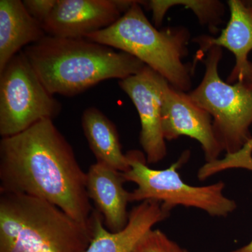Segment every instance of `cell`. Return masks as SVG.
Returning <instances> with one entry per match:
<instances>
[{"instance_id":"12","label":"cell","mask_w":252,"mask_h":252,"mask_svg":"<svg viewBox=\"0 0 252 252\" xmlns=\"http://www.w3.org/2000/svg\"><path fill=\"white\" fill-rule=\"evenodd\" d=\"M86 175L89 198L103 219L106 228L113 233L124 229L129 220L127 207L130 192L124 188L126 182L122 172L96 162Z\"/></svg>"},{"instance_id":"11","label":"cell","mask_w":252,"mask_h":252,"mask_svg":"<svg viewBox=\"0 0 252 252\" xmlns=\"http://www.w3.org/2000/svg\"><path fill=\"white\" fill-rule=\"evenodd\" d=\"M94 215V238L85 252H132L147 232L170 217V210L154 200L141 202L130 210L125 228L117 233L106 228L97 210Z\"/></svg>"},{"instance_id":"17","label":"cell","mask_w":252,"mask_h":252,"mask_svg":"<svg viewBox=\"0 0 252 252\" xmlns=\"http://www.w3.org/2000/svg\"><path fill=\"white\" fill-rule=\"evenodd\" d=\"M233 168H243L252 171V150L244 146L241 150L233 154H226L222 159L205 162L198 172L199 180L204 181L219 172Z\"/></svg>"},{"instance_id":"13","label":"cell","mask_w":252,"mask_h":252,"mask_svg":"<svg viewBox=\"0 0 252 252\" xmlns=\"http://www.w3.org/2000/svg\"><path fill=\"white\" fill-rule=\"evenodd\" d=\"M230 19L218 37L200 36L195 40L207 51L212 46L225 48L235 58V67L227 79L233 84L240 79L252 80V63L248 55L252 51V9L241 0H229Z\"/></svg>"},{"instance_id":"14","label":"cell","mask_w":252,"mask_h":252,"mask_svg":"<svg viewBox=\"0 0 252 252\" xmlns=\"http://www.w3.org/2000/svg\"><path fill=\"white\" fill-rule=\"evenodd\" d=\"M46 35L42 24L32 17L23 1H0V72L23 49Z\"/></svg>"},{"instance_id":"4","label":"cell","mask_w":252,"mask_h":252,"mask_svg":"<svg viewBox=\"0 0 252 252\" xmlns=\"http://www.w3.org/2000/svg\"><path fill=\"white\" fill-rule=\"evenodd\" d=\"M144 2L134 1L117 22L86 38L134 56L166 79L172 87L187 92L191 79L182 59L188 53L189 31L184 28L158 31L144 14L141 6Z\"/></svg>"},{"instance_id":"2","label":"cell","mask_w":252,"mask_h":252,"mask_svg":"<svg viewBox=\"0 0 252 252\" xmlns=\"http://www.w3.org/2000/svg\"><path fill=\"white\" fill-rule=\"evenodd\" d=\"M23 51L50 94L69 97L107 79L122 80L145 66L130 54L87 38L46 34Z\"/></svg>"},{"instance_id":"1","label":"cell","mask_w":252,"mask_h":252,"mask_svg":"<svg viewBox=\"0 0 252 252\" xmlns=\"http://www.w3.org/2000/svg\"><path fill=\"white\" fill-rule=\"evenodd\" d=\"M86 179L72 146L51 119L0 141V192L41 199L86 223L94 210Z\"/></svg>"},{"instance_id":"18","label":"cell","mask_w":252,"mask_h":252,"mask_svg":"<svg viewBox=\"0 0 252 252\" xmlns=\"http://www.w3.org/2000/svg\"><path fill=\"white\" fill-rule=\"evenodd\" d=\"M132 252H189L162 230L152 229L136 244Z\"/></svg>"},{"instance_id":"6","label":"cell","mask_w":252,"mask_h":252,"mask_svg":"<svg viewBox=\"0 0 252 252\" xmlns=\"http://www.w3.org/2000/svg\"><path fill=\"white\" fill-rule=\"evenodd\" d=\"M207 51L203 79L189 94L211 116L215 135L223 152L235 154L252 138V80L225 82L219 74L222 48L212 46Z\"/></svg>"},{"instance_id":"8","label":"cell","mask_w":252,"mask_h":252,"mask_svg":"<svg viewBox=\"0 0 252 252\" xmlns=\"http://www.w3.org/2000/svg\"><path fill=\"white\" fill-rule=\"evenodd\" d=\"M167 83L166 79L147 65L119 82L138 112L140 142L148 164L161 161L167 156L162 127V93Z\"/></svg>"},{"instance_id":"16","label":"cell","mask_w":252,"mask_h":252,"mask_svg":"<svg viewBox=\"0 0 252 252\" xmlns=\"http://www.w3.org/2000/svg\"><path fill=\"white\" fill-rule=\"evenodd\" d=\"M145 5L153 12V19L157 27L161 25L167 10L177 5L191 9L200 23L208 26L211 31L216 29V26L220 22V18L224 13L223 4L220 1L212 0H152L146 1Z\"/></svg>"},{"instance_id":"5","label":"cell","mask_w":252,"mask_h":252,"mask_svg":"<svg viewBox=\"0 0 252 252\" xmlns=\"http://www.w3.org/2000/svg\"><path fill=\"white\" fill-rule=\"evenodd\" d=\"M130 170L123 173L126 182L137 187L129 193V201L154 200L169 210L182 206L198 209L213 217H227L235 212L237 204L224 195L225 183L195 187L189 185L180 176L179 170L188 161L190 152L185 151L170 167L157 170L148 166L145 154L131 150L127 154Z\"/></svg>"},{"instance_id":"7","label":"cell","mask_w":252,"mask_h":252,"mask_svg":"<svg viewBox=\"0 0 252 252\" xmlns=\"http://www.w3.org/2000/svg\"><path fill=\"white\" fill-rule=\"evenodd\" d=\"M61 102L50 94L23 51L0 72V135L9 137L59 115Z\"/></svg>"},{"instance_id":"15","label":"cell","mask_w":252,"mask_h":252,"mask_svg":"<svg viewBox=\"0 0 252 252\" xmlns=\"http://www.w3.org/2000/svg\"><path fill=\"white\" fill-rule=\"evenodd\" d=\"M81 125L96 162L122 173L130 170L127 156L122 152L117 127L103 113L94 107L86 109L81 116Z\"/></svg>"},{"instance_id":"10","label":"cell","mask_w":252,"mask_h":252,"mask_svg":"<svg viewBox=\"0 0 252 252\" xmlns=\"http://www.w3.org/2000/svg\"><path fill=\"white\" fill-rule=\"evenodd\" d=\"M162 127L165 140L187 136L198 141L206 162L218 160L223 152L215 135L211 116L195 104L189 94L177 90L169 83L162 93Z\"/></svg>"},{"instance_id":"21","label":"cell","mask_w":252,"mask_h":252,"mask_svg":"<svg viewBox=\"0 0 252 252\" xmlns=\"http://www.w3.org/2000/svg\"><path fill=\"white\" fill-rule=\"evenodd\" d=\"M245 1V4L248 5V6H250V8L252 9V0H250V1Z\"/></svg>"},{"instance_id":"20","label":"cell","mask_w":252,"mask_h":252,"mask_svg":"<svg viewBox=\"0 0 252 252\" xmlns=\"http://www.w3.org/2000/svg\"><path fill=\"white\" fill-rule=\"evenodd\" d=\"M231 252H252V240L250 241V243L242 248L237 249V250H233Z\"/></svg>"},{"instance_id":"9","label":"cell","mask_w":252,"mask_h":252,"mask_svg":"<svg viewBox=\"0 0 252 252\" xmlns=\"http://www.w3.org/2000/svg\"><path fill=\"white\" fill-rule=\"evenodd\" d=\"M131 0H57L43 23L47 35L86 38L112 26L132 6Z\"/></svg>"},{"instance_id":"19","label":"cell","mask_w":252,"mask_h":252,"mask_svg":"<svg viewBox=\"0 0 252 252\" xmlns=\"http://www.w3.org/2000/svg\"><path fill=\"white\" fill-rule=\"evenodd\" d=\"M23 2L32 17L43 24L54 10L57 0H25Z\"/></svg>"},{"instance_id":"3","label":"cell","mask_w":252,"mask_h":252,"mask_svg":"<svg viewBox=\"0 0 252 252\" xmlns=\"http://www.w3.org/2000/svg\"><path fill=\"white\" fill-rule=\"evenodd\" d=\"M94 235V212L80 223L45 200L0 192V252H85Z\"/></svg>"},{"instance_id":"23","label":"cell","mask_w":252,"mask_h":252,"mask_svg":"<svg viewBox=\"0 0 252 252\" xmlns=\"http://www.w3.org/2000/svg\"></svg>"},{"instance_id":"22","label":"cell","mask_w":252,"mask_h":252,"mask_svg":"<svg viewBox=\"0 0 252 252\" xmlns=\"http://www.w3.org/2000/svg\"><path fill=\"white\" fill-rule=\"evenodd\" d=\"M250 143H251L252 144V138L251 139V140H250Z\"/></svg>"}]
</instances>
